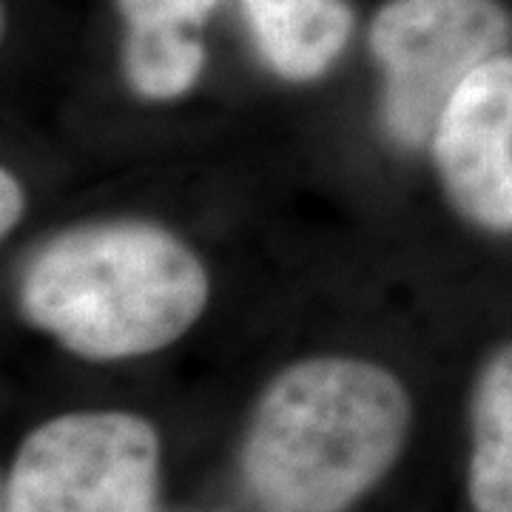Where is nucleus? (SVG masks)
<instances>
[{
    "instance_id": "1",
    "label": "nucleus",
    "mask_w": 512,
    "mask_h": 512,
    "mask_svg": "<svg viewBox=\"0 0 512 512\" xmlns=\"http://www.w3.org/2000/svg\"><path fill=\"white\" fill-rule=\"evenodd\" d=\"M416 407L393 367L316 353L259 390L239 444L256 512H350L393 473Z\"/></svg>"
},
{
    "instance_id": "2",
    "label": "nucleus",
    "mask_w": 512,
    "mask_h": 512,
    "mask_svg": "<svg viewBox=\"0 0 512 512\" xmlns=\"http://www.w3.org/2000/svg\"><path fill=\"white\" fill-rule=\"evenodd\" d=\"M211 305L200 251L163 222L111 217L46 239L18 282V311L86 362L171 348Z\"/></svg>"
},
{
    "instance_id": "3",
    "label": "nucleus",
    "mask_w": 512,
    "mask_h": 512,
    "mask_svg": "<svg viewBox=\"0 0 512 512\" xmlns=\"http://www.w3.org/2000/svg\"><path fill=\"white\" fill-rule=\"evenodd\" d=\"M163 441L128 410H77L43 421L15 453L6 512H157Z\"/></svg>"
},
{
    "instance_id": "4",
    "label": "nucleus",
    "mask_w": 512,
    "mask_h": 512,
    "mask_svg": "<svg viewBox=\"0 0 512 512\" xmlns=\"http://www.w3.org/2000/svg\"><path fill=\"white\" fill-rule=\"evenodd\" d=\"M510 43L512 15L498 0H387L370 23V55L393 143L427 146L458 83Z\"/></svg>"
},
{
    "instance_id": "5",
    "label": "nucleus",
    "mask_w": 512,
    "mask_h": 512,
    "mask_svg": "<svg viewBox=\"0 0 512 512\" xmlns=\"http://www.w3.org/2000/svg\"><path fill=\"white\" fill-rule=\"evenodd\" d=\"M427 151L458 217L512 234V52L467 74L439 111Z\"/></svg>"
},
{
    "instance_id": "6",
    "label": "nucleus",
    "mask_w": 512,
    "mask_h": 512,
    "mask_svg": "<svg viewBox=\"0 0 512 512\" xmlns=\"http://www.w3.org/2000/svg\"><path fill=\"white\" fill-rule=\"evenodd\" d=\"M259 57L288 83H313L333 69L353 35L345 0H239Z\"/></svg>"
},
{
    "instance_id": "7",
    "label": "nucleus",
    "mask_w": 512,
    "mask_h": 512,
    "mask_svg": "<svg viewBox=\"0 0 512 512\" xmlns=\"http://www.w3.org/2000/svg\"><path fill=\"white\" fill-rule=\"evenodd\" d=\"M467 498L473 512H512V342L487 356L473 382Z\"/></svg>"
},
{
    "instance_id": "8",
    "label": "nucleus",
    "mask_w": 512,
    "mask_h": 512,
    "mask_svg": "<svg viewBox=\"0 0 512 512\" xmlns=\"http://www.w3.org/2000/svg\"><path fill=\"white\" fill-rule=\"evenodd\" d=\"M123 80L146 103H174L200 83L205 46L191 29H126L120 46Z\"/></svg>"
},
{
    "instance_id": "9",
    "label": "nucleus",
    "mask_w": 512,
    "mask_h": 512,
    "mask_svg": "<svg viewBox=\"0 0 512 512\" xmlns=\"http://www.w3.org/2000/svg\"><path fill=\"white\" fill-rule=\"evenodd\" d=\"M220 0H117L126 29H191L211 18Z\"/></svg>"
},
{
    "instance_id": "10",
    "label": "nucleus",
    "mask_w": 512,
    "mask_h": 512,
    "mask_svg": "<svg viewBox=\"0 0 512 512\" xmlns=\"http://www.w3.org/2000/svg\"><path fill=\"white\" fill-rule=\"evenodd\" d=\"M23 214H26V188L6 165H0V242L18 228Z\"/></svg>"
},
{
    "instance_id": "11",
    "label": "nucleus",
    "mask_w": 512,
    "mask_h": 512,
    "mask_svg": "<svg viewBox=\"0 0 512 512\" xmlns=\"http://www.w3.org/2000/svg\"><path fill=\"white\" fill-rule=\"evenodd\" d=\"M3 35H6V9H3V0H0V43H3Z\"/></svg>"
},
{
    "instance_id": "12",
    "label": "nucleus",
    "mask_w": 512,
    "mask_h": 512,
    "mask_svg": "<svg viewBox=\"0 0 512 512\" xmlns=\"http://www.w3.org/2000/svg\"><path fill=\"white\" fill-rule=\"evenodd\" d=\"M0 512H6V481H0Z\"/></svg>"
}]
</instances>
